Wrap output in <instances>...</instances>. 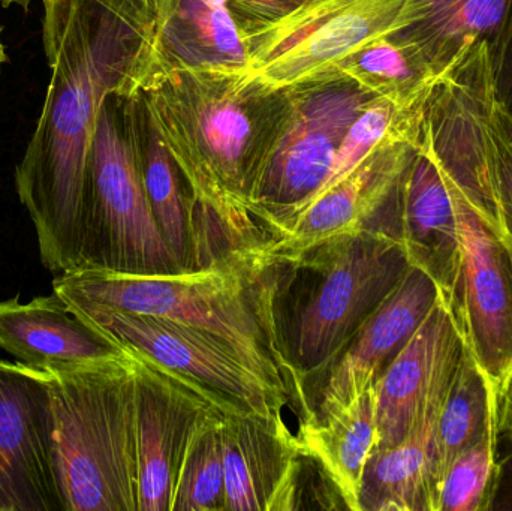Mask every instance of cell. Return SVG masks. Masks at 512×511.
I'll return each mask as SVG.
<instances>
[{
    "label": "cell",
    "instance_id": "cell-1",
    "mask_svg": "<svg viewBox=\"0 0 512 511\" xmlns=\"http://www.w3.org/2000/svg\"><path fill=\"white\" fill-rule=\"evenodd\" d=\"M42 41L51 68L38 126L15 188L54 275L80 263L87 155L102 102L144 86L150 17L144 0H42Z\"/></svg>",
    "mask_w": 512,
    "mask_h": 511
},
{
    "label": "cell",
    "instance_id": "cell-2",
    "mask_svg": "<svg viewBox=\"0 0 512 511\" xmlns=\"http://www.w3.org/2000/svg\"><path fill=\"white\" fill-rule=\"evenodd\" d=\"M141 90L207 221L225 234L230 252L255 255L265 236L248 201L291 116V86H274L251 69H210L173 71Z\"/></svg>",
    "mask_w": 512,
    "mask_h": 511
},
{
    "label": "cell",
    "instance_id": "cell-3",
    "mask_svg": "<svg viewBox=\"0 0 512 511\" xmlns=\"http://www.w3.org/2000/svg\"><path fill=\"white\" fill-rule=\"evenodd\" d=\"M53 291L68 303L153 315L209 333L268 383L304 402L277 335L273 279L249 255L228 252L201 269L167 275L72 270L56 275Z\"/></svg>",
    "mask_w": 512,
    "mask_h": 511
},
{
    "label": "cell",
    "instance_id": "cell-4",
    "mask_svg": "<svg viewBox=\"0 0 512 511\" xmlns=\"http://www.w3.org/2000/svg\"><path fill=\"white\" fill-rule=\"evenodd\" d=\"M47 374L66 511H138L137 374L131 354Z\"/></svg>",
    "mask_w": 512,
    "mask_h": 511
},
{
    "label": "cell",
    "instance_id": "cell-5",
    "mask_svg": "<svg viewBox=\"0 0 512 511\" xmlns=\"http://www.w3.org/2000/svg\"><path fill=\"white\" fill-rule=\"evenodd\" d=\"M280 266L301 276L294 321L282 347L304 390V378L327 371L412 264L399 242L364 228Z\"/></svg>",
    "mask_w": 512,
    "mask_h": 511
},
{
    "label": "cell",
    "instance_id": "cell-6",
    "mask_svg": "<svg viewBox=\"0 0 512 511\" xmlns=\"http://www.w3.org/2000/svg\"><path fill=\"white\" fill-rule=\"evenodd\" d=\"M427 138L445 176L512 243V114L484 42L465 48L423 104Z\"/></svg>",
    "mask_w": 512,
    "mask_h": 511
},
{
    "label": "cell",
    "instance_id": "cell-7",
    "mask_svg": "<svg viewBox=\"0 0 512 511\" xmlns=\"http://www.w3.org/2000/svg\"><path fill=\"white\" fill-rule=\"evenodd\" d=\"M129 95L102 102L87 155L78 269L134 275L183 272L153 216L132 140Z\"/></svg>",
    "mask_w": 512,
    "mask_h": 511
},
{
    "label": "cell",
    "instance_id": "cell-8",
    "mask_svg": "<svg viewBox=\"0 0 512 511\" xmlns=\"http://www.w3.org/2000/svg\"><path fill=\"white\" fill-rule=\"evenodd\" d=\"M291 90V116L248 201L265 243L322 188L352 123L378 98L336 69L291 84Z\"/></svg>",
    "mask_w": 512,
    "mask_h": 511
},
{
    "label": "cell",
    "instance_id": "cell-9",
    "mask_svg": "<svg viewBox=\"0 0 512 511\" xmlns=\"http://www.w3.org/2000/svg\"><path fill=\"white\" fill-rule=\"evenodd\" d=\"M68 305L117 347L140 354L185 381L221 413L277 416L288 401L282 390L249 368L231 345L209 333L153 315L89 303Z\"/></svg>",
    "mask_w": 512,
    "mask_h": 511
},
{
    "label": "cell",
    "instance_id": "cell-10",
    "mask_svg": "<svg viewBox=\"0 0 512 511\" xmlns=\"http://www.w3.org/2000/svg\"><path fill=\"white\" fill-rule=\"evenodd\" d=\"M445 179L460 239L459 272L447 306L463 342L498 392L512 371V243Z\"/></svg>",
    "mask_w": 512,
    "mask_h": 511
},
{
    "label": "cell",
    "instance_id": "cell-11",
    "mask_svg": "<svg viewBox=\"0 0 512 511\" xmlns=\"http://www.w3.org/2000/svg\"><path fill=\"white\" fill-rule=\"evenodd\" d=\"M409 0H315L246 39L249 69L285 87L333 68L402 23Z\"/></svg>",
    "mask_w": 512,
    "mask_h": 511
},
{
    "label": "cell",
    "instance_id": "cell-12",
    "mask_svg": "<svg viewBox=\"0 0 512 511\" xmlns=\"http://www.w3.org/2000/svg\"><path fill=\"white\" fill-rule=\"evenodd\" d=\"M399 242L409 263L430 276L450 303L460 263L453 195L420 122L408 156L369 227Z\"/></svg>",
    "mask_w": 512,
    "mask_h": 511
},
{
    "label": "cell",
    "instance_id": "cell-13",
    "mask_svg": "<svg viewBox=\"0 0 512 511\" xmlns=\"http://www.w3.org/2000/svg\"><path fill=\"white\" fill-rule=\"evenodd\" d=\"M0 511H66L50 378L6 360H0Z\"/></svg>",
    "mask_w": 512,
    "mask_h": 511
},
{
    "label": "cell",
    "instance_id": "cell-14",
    "mask_svg": "<svg viewBox=\"0 0 512 511\" xmlns=\"http://www.w3.org/2000/svg\"><path fill=\"white\" fill-rule=\"evenodd\" d=\"M423 104L349 176L313 200L279 236L262 245L254 255L255 263L259 267L291 263L328 240L369 227L405 164Z\"/></svg>",
    "mask_w": 512,
    "mask_h": 511
},
{
    "label": "cell",
    "instance_id": "cell-15",
    "mask_svg": "<svg viewBox=\"0 0 512 511\" xmlns=\"http://www.w3.org/2000/svg\"><path fill=\"white\" fill-rule=\"evenodd\" d=\"M128 353L137 374L138 511H173L189 441L201 420L219 410L185 381Z\"/></svg>",
    "mask_w": 512,
    "mask_h": 511
},
{
    "label": "cell",
    "instance_id": "cell-16",
    "mask_svg": "<svg viewBox=\"0 0 512 511\" xmlns=\"http://www.w3.org/2000/svg\"><path fill=\"white\" fill-rule=\"evenodd\" d=\"M441 297L435 281L412 266L399 287L328 366L309 416H327L375 386Z\"/></svg>",
    "mask_w": 512,
    "mask_h": 511
},
{
    "label": "cell",
    "instance_id": "cell-17",
    "mask_svg": "<svg viewBox=\"0 0 512 511\" xmlns=\"http://www.w3.org/2000/svg\"><path fill=\"white\" fill-rule=\"evenodd\" d=\"M225 511L295 510L304 455L280 414H225Z\"/></svg>",
    "mask_w": 512,
    "mask_h": 511
},
{
    "label": "cell",
    "instance_id": "cell-18",
    "mask_svg": "<svg viewBox=\"0 0 512 511\" xmlns=\"http://www.w3.org/2000/svg\"><path fill=\"white\" fill-rule=\"evenodd\" d=\"M462 344L450 308L441 297L376 383L375 453L391 449L408 437L430 398L453 375Z\"/></svg>",
    "mask_w": 512,
    "mask_h": 511
},
{
    "label": "cell",
    "instance_id": "cell-19",
    "mask_svg": "<svg viewBox=\"0 0 512 511\" xmlns=\"http://www.w3.org/2000/svg\"><path fill=\"white\" fill-rule=\"evenodd\" d=\"M144 2L152 30L146 83L173 71L249 69L245 41L225 0Z\"/></svg>",
    "mask_w": 512,
    "mask_h": 511
},
{
    "label": "cell",
    "instance_id": "cell-20",
    "mask_svg": "<svg viewBox=\"0 0 512 511\" xmlns=\"http://www.w3.org/2000/svg\"><path fill=\"white\" fill-rule=\"evenodd\" d=\"M129 117L141 179L159 230L183 272L201 269L207 266L204 230L210 225L141 89L129 95Z\"/></svg>",
    "mask_w": 512,
    "mask_h": 511
},
{
    "label": "cell",
    "instance_id": "cell-21",
    "mask_svg": "<svg viewBox=\"0 0 512 511\" xmlns=\"http://www.w3.org/2000/svg\"><path fill=\"white\" fill-rule=\"evenodd\" d=\"M0 348L42 372L80 368L126 353L84 323L54 291L27 303L18 296L0 302Z\"/></svg>",
    "mask_w": 512,
    "mask_h": 511
},
{
    "label": "cell",
    "instance_id": "cell-22",
    "mask_svg": "<svg viewBox=\"0 0 512 511\" xmlns=\"http://www.w3.org/2000/svg\"><path fill=\"white\" fill-rule=\"evenodd\" d=\"M388 35L414 51L436 78L480 42L489 45L495 69L512 41V0H409L402 23Z\"/></svg>",
    "mask_w": 512,
    "mask_h": 511
},
{
    "label": "cell",
    "instance_id": "cell-23",
    "mask_svg": "<svg viewBox=\"0 0 512 511\" xmlns=\"http://www.w3.org/2000/svg\"><path fill=\"white\" fill-rule=\"evenodd\" d=\"M376 384L327 416L304 417L295 435L301 455L315 459L346 509L360 511L364 471L378 446Z\"/></svg>",
    "mask_w": 512,
    "mask_h": 511
},
{
    "label": "cell",
    "instance_id": "cell-24",
    "mask_svg": "<svg viewBox=\"0 0 512 511\" xmlns=\"http://www.w3.org/2000/svg\"><path fill=\"white\" fill-rule=\"evenodd\" d=\"M451 377L430 398L408 437L370 458L361 485L360 511H433L435 426Z\"/></svg>",
    "mask_w": 512,
    "mask_h": 511
},
{
    "label": "cell",
    "instance_id": "cell-25",
    "mask_svg": "<svg viewBox=\"0 0 512 511\" xmlns=\"http://www.w3.org/2000/svg\"><path fill=\"white\" fill-rule=\"evenodd\" d=\"M495 426V387L472 356L468 345L463 342L459 362L436 419L432 476L433 511L436 507L439 482L450 462L460 452L474 446Z\"/></svg>",
    "mask_w": 512,
    "mask_h": 511
},
{
    "label": "cell",
    "instance_id": "cell-26",
    "mask_svg": "<svg viewBox=\"0 0 512 511\" xmlns=\"http://www.w3.org/2000/svg\"><path fill=\"white\" fill-rule=\"evenodd\" d=\"M331 69L348 75L403 111L420 107L436 80L414 51L394 41L388 33L370 39Z\"/></svg>",
    "mask_w": 512,
    "mask_h": 511
},
{
    "label": "cell",
    "instance_id": "cell-27",
    "mask_svg": "<svg viewBox=\"0 0 512 511\" xmlns=\"http://www.w3.org/2000/svg\"><path fill=\"white\" fill-rule=\"evenodd\" d=\"M224 416L213 411L195 429L180 468L173 511H225Z\"/></svg>",
    "mask_w": 512,
    "mask_h": 511
},
{
    "label": "cell",
    "instance_id": "cell-28",
    "mask_svg": "<svg viewBox=\"0 0 512 511\" xmlns=\"http://www.w3.org/2000/svg\"><path fill=\"white\" fill-rule=\"evenodd\" d=\"M498 476V431L489 429L442 474L435 511H490Z\"/></svg>",
    "mask_w": 512,
    "mask_h": 511
},
{
    "label": "cell",
    "instance_id": "cell-29",
    "mask_svg": "<svg viewBox=\"0 0 512 511\" xmlns=\"http://www.w3.org/2000/svg\"><path fill=\"white\" fill-rule=\"evenodd\" d=\"M243 41L280 23L315 0H225Z\"/></svg>",
    "mask_w": 512,
    "mask_h": 511
},
{
    "label": "cell",
    "instance_id": "cell-30",
    "mask_svg": "<svg viewBox=\"0 0 512 511\" xmlns=\"http://www.w3.org/2000/svg\"><path fill=\"white\" fill-rule=\"evenodd\" d=\"M490 511H512V449L498 459L495 495Z\"/></svg>",
    "mask_w": 512,
    "mask_h": 511
},
{
    "label": "cell",
    "instance_id": "cell-31",
    "mask_svg": "<svg viewBox=\"0 0 512 511\" xmlns=\"http://www.w3.org/2000/svg\"><path fill=\"white\" fill-rule=\"evenodd\" d=\"M496 431L512 443V371L496 392Z\"/></svg>",
    "mask_w": 512,
    "mask_h": 511
},
{
    "label": "cell",
    "instance_id": "cell-32",
    "mask_svg": "<svg viewBox=\"0 0 512 511\" xmlns=\"http://www.w3.org/2000/svg\"><path fill=\"white\" fill-rule=\"evenodd\" d=\"M495 83L499 99L512 114V41L495 68Z\"/></svg>",
    "mask_w": 512,
    "mask_h": 511
},
{
    "label": "cell",
    "instance_id": "cell-33",
    "mask_svg": "<svg viewBox=\"0 0 512 511\" xmlns=\"http://www.w3.org/2000/svg\"><path fill=\"white\" fill-rule=\"evenodd\" d=\"M30 2H32V0H0L3 8H8V6L11 5H18L23 6L24 9H27V6H29Z\"/></svg>",
    "mask_w": 512,
    "mask_h": 511
},
{
    "label": "cell",
    "instance_id": "cell-34",
    "mask_svg": "<svg viewBox=\"0 0 512 511\" xmlns=\"http://www.w3.org/2000/svg\"><path fill=\"white\" fill-rule=\"evenodd\" d=\"M5 62H8V56H6L5 47H3L2 26H0V71H2V65Z\"/></svg>",
    "mask_w": 512,
    "mask_h": 511
}]
</instances>
